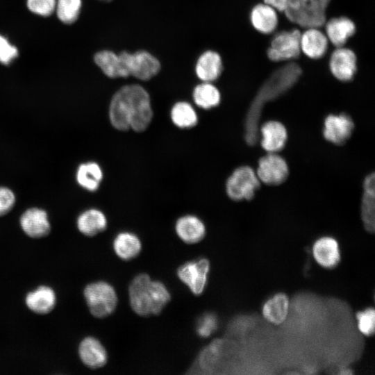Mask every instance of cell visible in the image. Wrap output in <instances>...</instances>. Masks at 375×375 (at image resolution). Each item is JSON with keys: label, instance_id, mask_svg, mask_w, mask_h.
<instances>
[{"label": "cell", "instance_id": "35", "mask_svg": "<svg viewBox=\"0 0 375 375\" xmlns=\"http://www.w3.org/2000/svg\"><path fill=\"white\" fill-rule=\"evenodd\" d=\"M15 202L14 192L8 187L0 186V216L8 213L13 208Z\"/></svg>", "mask_w": 375, "mask_h": 375}, {"label": "cell", "instance_id": "25", "mask_svg": "<svg viewBox=\"0 0 375 375\" xmlns=\"http://www.w3.org/2000/svg\"><path fill=\"white\" fill-rule=\"evenodd\" d=\"M250 21L256 31L263 34H269L278 25L276 10L265 3L257 4L251 9Z\"/></svg>", "mask_w": 375, "mask_h": 375}, {"label": "cell", "instance_id": "13", "mask_svg": "<svg viewBox=\"0 0 375 375\" xmlns=\"http://www.w3.org/2000/svg\"><path fill=\"white\" fill-rule=\"evenodd\" d=\"M19 223L24 233L33 238L45 237L51 231L48 214L40 208L26 210L20 217Z\"/></svg>", "mask_w": 375, "mask_h": 375}, {"label": "cell", "instance_id": "12", "mask_svg": "<svg viewBox=\"0 0 375 375\" xmlns=\"http://www.w3.org/2000/svg\"><path fill=\"white\" fill-rule=\"evenodd\" d=\"M329 68L335 78L341 81H351L356 72V56L350 49L337 47L329 60Z\"/></svg>", "mask_w": 375, "mask_h": 375}, {"label": "cell", "instance_id": "20", "mask_svg": "<svg viewBox=\"0 0 375 375\" xmlns=\"http://www.w3.org/2000/svg\"><path fill=\"white\" fill-rule=\"evenodd\" d=\"M94 61L103 74L110 78L116 79L129 77L124 68L119 53L110 49H103L94 54Z\"/></svg>", "mask_w": 375, "mask_h": 375}, {"label": "cell", "instance_id": "16", "mask_svg": "<svg viewBox=\"0 0 375 375\" xmlns=\"http://www.w3.org/2000/svg\"><path fill=\"white\" fill-rule=\"evenodd\" d=\"M260 144L268 153H276L285 146L288 133L284 125L277 121H268L259 129Z\"/></svg>", "mask_w": 375, "mask_h": 375}, {"label": "cell", "instance_id": "38", "mask_svg": "<svg viewBox=\"0 0 375 375\" xmlns=\"http://www.w3.org/2000/svg\"><path fill=\"white\" fill-rule=\"evenodd\" d=\"M340 373L342 374H351V371L349 369H343L342 370H341Z\"/></svg>", "mask_w": 375, "mask_h": 375}, {"label": "cell", "instance_id": "14", "mask_svg": "<svg viewBox=\"0 0 375 375\" xmlns=\"http://www.w3.org/2000/svg\"><path fill=\"white\" fill-rule=\"evenodd\" d=\"M222 71V58L215 50L202 51L196 60L194 73L200 81L214 83L219 78Z\"/></svg>", "mask_w": 375, "mask_h": 375}, {"label": "cell", "instance_id": "27", "mask_svg": "<svg viewBox=\"0 0 375 375\" xmlns=\"http://www.w3.org/2000/svg\"><path fill=\"white\" fill-rule=\"evenodd\" d=\"M25 301L27 307L33 312L47 314L55 306L56 294L51 288L42 285L28 293Z\"/></svg>", "mask_w": 375, "mask_h": 375}, {"label": "cell", "instance_id": "23", "mask_svg": "<svg viewBox=\"0 0 375 375\" xmlns=\"http://www.w3.org/2000/svg\"><path fill=\"white\" fill-rule=\"evenodd\" d=\"M355 32V24L346 17H334L326 23L325 34L336 47H342Z\"/></svg>", "mask_w": 375, "mask_h": 375}, {"label": "cell", "instance_id": "21", "mask_svg": "<svg viewBox=\"0 0 375 375\" xmlns=\"http://www.w3.org/2000/svg\"><path fill=\"white\" fill-rule=\"evenodd\" d=\"M375 208V175L368 174L363 182V193L361 200V218L365 229L373 233L374 231Z\"/></svg>", "mask_w": 375, "mask_h": 375}, {"label": "cell", "instance_id": "24", "mask_svg": "<svg viewBox=\"0 0 375 375\" xmlns=\"http://www.w3.org/2000/svg\"><path fill=\"white\" fill-rule=\"evenodd\" d=\"M112 247L119 258L131 260L138 256L142 248L139 237L130 231L119 233L113 240Z\"/></svg>", "mask_w": 375, "mask_h": 375}, {"label": "cell", "instance_id": "31", "mask_svg": "<svg viewBox=\"0 0 375 375\" xmlns=\"http://www.w3.org/2000/svg\"><path fill=\"white\" fill-rule=\"evenodd\" d=\"M81 6V0H58L56 6L57 16L62 23L72 24L78 19Z\"/></svg>", "mask_w": 375, "mask_h": 375}, {"label": "cell", "instance_id": "30", "mask_svg": "<svg viewBox=\"0 0 375 375\" xmlns=\"http://www.w3.org/2000/svg\"><path fill=\"white\" fill-rule=\"evenodd\" d=\"M289 304V299L285 294L277 293L265 302L262 315L269 322L279 324L287 317Z\"/></svg>", "mask_w": 375, "mask_h": 375}, {"label": "cell", "instance_id": "6", "mask_svg": "<svg viewBox=\"0 0 375 375\" xmlns=\"http://www.w3.org/2000/svg\"><path fill=\"white\" fill-rule=\"evenodd\" d=\"M119 53L128 76L147 81L156 76L161 70L159 58L148 50L139 49L133 52L124 50Z\"/></svg>", "mask_w": 375, "mask_h": 375}, {"label": "cell", "instance_id": "11", "mask_svg": "<svg viewBox=\"0 0 375 375\" xmlns=\"http://www.w3.org/2000/svg\"><path fill=\"white\" fill-rule=\"evenodd\" d=\"M353 128L354 123L347 114H331L324 120L323 135L327 141L342 145L351 136Z\"/></svg>", "mask_w": 375, "mask_h": 375}, {"label": "cell", "instance_id": "2", "mask_svg": "<svg viewBox=\"0 0 375 375\" xmlns=\"http://www.w3.org/2000/svg\"><path fill=\"white\" fill-rule=\"evenodd\" d=\"M301 72L299 65L290 62L276 69L260 86L244 119V135L247 144L254 146L259 140V123L264 106L292 88Z\"/></svg>", "mask_w": 375, "mask_h": 375}, {"label": "cell", "instance_id": "28", "mask_svg": "<svg viewBox=\"0 0 375 375\" xmlns=\"http://www.w3.org/2000/svg\"><path fill=\"white\" fill-rule=\"evenodd\" d=\"M194 105L201 109L209 110L217 107L221 101V93L212 82L200 81L192 92Z\"/></svg>", "mask_w": 375, "mask_h": 375}, {"label": "cell", "instance_id": "22", "mask_svg": "<svg viewBox=\"0 0 375 375\" xmlns=\"http://www.w3.org/2000/svg\"><path fill=\"white\" fill-rule=\"evenodd\" d=\"M76 226L82 234L93 237L106 229L108 220L103 211L91 208L80 213L76 219Z\"/></svg>", "mask_w": 375, "mask_h": 375}, {"label": "cell", "instance_id": "1", "mask_svg": "<svg viewBox=\"0 0 375 375\" xmlns=\"http://www.w3.org/2000/svg\"><path fill=\"white\" fill-rule=\"evenodd\" d=\"M153 117L149 92L139 83L119 88L111 97L108 118L111 126L119 131H145Z\"/></svg>", "mask_w": 375, "mask_h": 375}, {"label": "cell", "instance_id": "3", "mask_svg": "<svg viewBox=\"0 0 375 375\" xmlns=\"http://www.w3.org/2000/svg\"><path fill=\"white\" fill-rule=\"evenodd\" d=\"M129 303L134 312L142 317L159 315L171 299L165 285L152 280L149 274H139L128 287Z\"/></svg>", "mask_w": 375, "mask_h": 375}, {"label": "cell", "instance_id": "10", "mask_svg": "<svg viewBox=\"0 0 375 375\" xmlns=\"http://www.w3.org/2000/svg\"><path fill=\"white\" fill-rule=\"evenodd\" d=\"M256 174L260 182L277 185L287 179L289 168L283 158L276 153H269L259 160Z\"/></svg>", "mask_w": 375, "mask_h": 375}, {"label": "cell", "instance_id": "4", "mask_svg": "<svg viewBox=\"0 0 375 375\" xmlns=\"http://www.w3.org/2000/svg\"><path fill=\"white\" fill-rule=\"evenodd\" d=\"M331 0H288L284 12L287 18L297 25L319 28L326 22V10Z\"/></svg>", "mask_w": 375, "mask_h": 375}, {"label": "cell", "instance_id": "15", "mask_svg": "<svg viewBox=\"0 0 375 375\" xmlns=\"http://www.w3.org/2000/svg\"><path fill=\"white\" fill-rule=\"evenodd\" d=\"M175 231L183 242L194 244L200 242L206 235L203 222L194 215H184L176 220Z\"/></svg>", "mask_w": 375, "mask_h": 375}, {"label": "cell", "instance_id": "39", "mask_svg": "<svg viewBox=\"0 0 375 375\" xmlns=\"http://www.w3.org/2000/svg\"><path fill=\"white\" fill-rule=\"evenodd\" d=\"M100 1H103V2L108 3V2L112 1V0H100Z\"/></svg>", "mask_w": 375, "mask_h": 375}, {"label": "cell", "instance_id": "29", "mask_svg": "<svg viewBox=\"0 0 375 375\" xmlns=\"http://www.w3.org/2000/svg\"><path fill=\"white\" fill-rule=\"evenodd\" d=\"M170 119L174 126L181 129H189L197 125L198 114L192 103L187 101L175 102L170 109Z\"/></svg>", "mask_w": 375, "mask_h": 375}, {"label": "cell", "instance_id": "9", "mask_svg": "<svg viewBox=\"0 0 375 375\" xmlns=\"http://www.w3.org/2000/svg\"><path fill=\"white\" fill-rule=\"evenodd\" d=\"M301 33L297 29L283 31L276 34L267 49L268 58L274 62L297 58L301 53Z\"/></svg>", "mask_w": 375, "mask_h": 375}, {"label": "cell", "instance_id": "19", "mask_svg": "<svg viewBox=\"0 0 375 375\" xmlns=\"http://www.w3.org/2000/svg\"><path fill=\"white\" fill-rule=\"evenodd\" d=\"M312 254L317 262L323 267H335L340 260V251L335 239L328 236L319 238L313 244Z\"/></svg>", "mask_w": 375, "mask_h": 375}, {"label": "cell", "instance_id": "5", "mask_svg": "<svg viewBox=\"0 0 375 375\" xmlns=\"http://www.w3.org/2000/svg\"><path fill=\"white\" fill-rule=\"evenodd\" d=\"M83 294L89 310L95 317H106L113 313L117 308V292L108 282L101 281L91 283L85 288Z\"/></svg>", "mask_w": 375, "mask_h": 375}, {"label": "cell", "instance_id": "26", "mask_svg": "<svg viewBox=\"0 0 375 375\" xmlns=\"http://www.w3.org/2000/svg\"><path fill=\"white\" fill-rule=\"evenodd\" d=\"M103 178V172L99 163L88 161L81 163L76 172V180L80 187L89 192L97 191Z\"/></svg>", "mask_w": 375, "mask_h": 375}, {"label": "cell", "instance_id": "18", "mask_svg": "<svg viewBox=\"0 0 375 375\" xmlns=\"http://www.w3.org/2000/svg\"><path fill=\"white\" fill-rule=\"evenodd\" d=\"M328 42L326 34L319 28H308L301 33V52L312 59L321 58L327 51Z\"/></svg>", "mask_w": 375, "mask_h": 375}, {"label": "cell", "instance_id": "32", "mask_svg": "<svg viewBox=\"0 0 375 375\" xmlns=\"http://www.w3.org/2000/svg\"><path fill=\"white\" fill-rule=\"evenodd\" d=\"M218 327V318L214 312L203 313L197 321L196 331L201 338L210 337Z\"/></svg>", "mask_w": 375, "mask_h": 375}, {"label": "cell", "instance_id": "17", "mask_svg": "<svg viewBox=\"0 0 375 375\" xmlns=\"http://www.w3.org/2000/svg\"><path fill=\"white\" fill-rule=\"evenodd\" d=\"M78 354L83 364L92 369L103 367L108 361V353L101 342L94 337H86L80 343Z\"/></svg>", "mask_w": 375, "mask_h": 375}, {"label": "cell", "instance_id": "36", "mask_svg": "<svg viewBox=\"0 0 375 375\" xmlns=\"http://www.w3.org/2000/svg\"><path fill=\"white\" fill-rule=\"evenodd\" d=\"M18 56L17 49L0 35V62L8 65Z\"/></svg>", "mask_w": 375, "mask_h": 375}, {"label": "cell", "instance_id": "7", "mask_svg": "<svg viewBox=\"0 0 375 375\" xmlns=\"http://www.w3.org/2000/svg\"><path fill=\"white\" fill-rule=\"evenodd\" d=\"M260 181L256 172L249 166L236 168L226 182L228 197L235 201L251 200L260 188Z\"/></svg>", "mask_w": 375, "mask_h": 375}, {"label": "cell", "instance_id": "33", "mask_svg": "<svg viewBox=\"0 0 375 375\" xmlns=\"http://www.w3.org/2000/svg\"><path fill=\"white\" fill-rule=\"evenodd\" d=\"M358 328L366 336H371L375 329V312L374 308H367L356 314Z\"/></svg>", "mask_w": 375, "mask_h": 375}, {"label": "cell", "instance_id": "8", "mask_svg": "<svg viewBox=\"0 0 375 375\" xmlns=\"http://www.w3.org/2000/svg\"><path fill=\"white\" fill-rule=\"evenodd\" d=\"M210 271V262L206 258L186 262L176 271L179 280L196 295H201L205 290Z\"/></svg>", "mask_w": 375, "mask_h": 375}, {"label": "cell", "instance_id": "37", "mask_svg": "<svg viewBox=\"0 0 375 375\" xmlns=\"http://www.w3.org/2000/svg\"><path fill=\"white\" fill-rule=\"evenodd\" d=\"M264 3L276 10L284 12L287 8L288 0H263Z\"/></svg>", "mask_w": 375, "mask_h": 375}, {"label": "cell", "instance_id": "34", "mask_svg": "<svg viewBox=\"0 0 375 375\" xmlns=\"http://www.w3.org/2000/svg\"><path fill=\"white\" fill-rule=\"evenodd\" d=\"M56 0H27V7L33 13L47 17L56 9Z\"/></svg>", "mask_w": 375, "mask_h": 375}]
</instances>
